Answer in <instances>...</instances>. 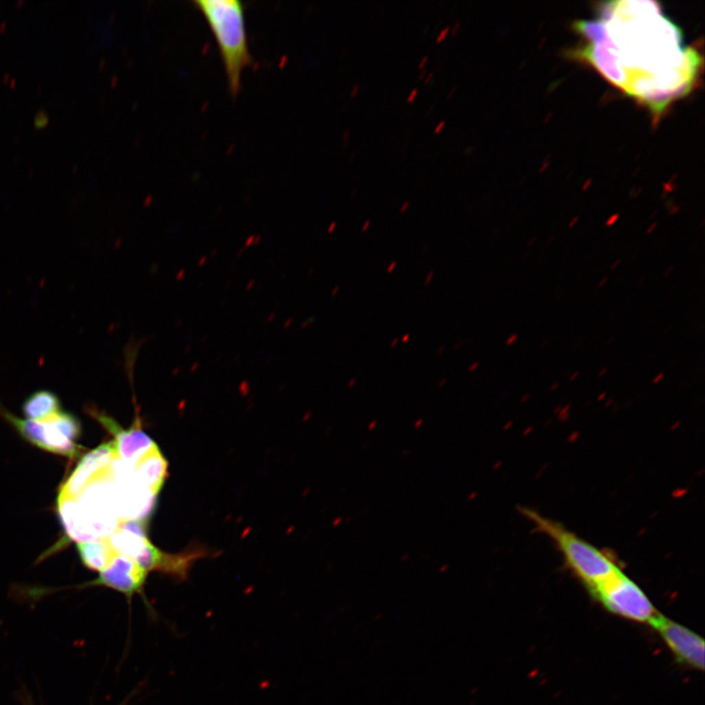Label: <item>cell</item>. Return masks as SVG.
I'll list each match as a JSON object with an SVG mask.
<instances>
[{"label":"cell","mask_w":705,"mask_h":705,"mask_svg":"<svg viewBox=\"0 0 705 705\" xmlns=\"http://www.w3.org/2000/svg\"><path fill=\"white\" fill-rule=\"evenodd\" d=\"M584 43L573 56L660 117L697 84L702 59L658 2L608 1L599 18L578 21Z\"/></svg>","instance_id":"6da1fadb"},{"label":"cell","mask_w":705,"mask_h":705,"mask_svg":"<svg viewBox=\"0 0 705 705\" xmlns=\"http://www.w3.org/2000/svg\"><path fill=\"white\" fill-rule=\"evenodd\" d=\"M193 4L205 17L217 41L229 91L238 95L242 73L252 64L244 4L238 0H198Z\"/></svg>","instance_id":"7a4b0ae2"},{"label":"cell","mask_w":705,"mask_h":705,"mask_svg":"<svg viewBox=\"0 0 705 705\" xmlns=\"http://www.w3.org/2000/svg\"><path fill=\"white\" fill-rule=\"evenodd\" d=\"M539 532L546 535L564 557L566 566L591 591L610 577L620 567L610 555L569 531L564 525L531 511L523 509Z\"/></svg>","instance_id":"3957f363"},{"label":"cell","mask_w":705,"mask_h":705,"mask_svg":"<svg viewBox=\"0 0 705 705\" xmlns=\"http://www.w3.org/2000/svg\"><path fill=\"white\" fill-rule=\"evenodd\" d=\"M590 592L605 610L623 619L651 624L659 615L644 591L621 569Z\"/></svg>","instance_id":"277c9868"},{"label":"cell","mask_w":705,"mask_h":705,"mask_svg":"<svg viewBox=\"0 0 705 705\" xmlns=\"http://www.w3.org/2000/svg\"><path fill=\"white\" fill-rule=\"evenodd\" d=\"M660 634L674 654L675 658L683 664L695 669L704 668V640L697 634L676 622L659 614L651 624Z\"/></svg>","instance_id":"5b68a950"},{"label":"cell","mask_w":705,"mask_h":705,"mask_svg":"<svg viewBox=\"0 0 705 705\" xmlns=\"http://www.w3.org/2000/svg\"><path fill=\"white\" fill-rule=\"evenodd\" d=\"M5 417L15 426L18 431L22 434L32 444L36 445L45 451L72 456L79 454L80 448L76 443L67 439L54 426L50 417L43 420L19 419L12 415L5 413Z\"/></svg>","instance_id":"8992f818"},{"label":"cell","mask_w":705,"mask_h":705,"mask_svg":"<svg viewBox=\"0 0 705 705\" xmlns=\"http://www.w3.org/2000/svg\"><path fill=\"white\" fill-rule=\"evenodd\" d=\"M147 575L148 573L135 559L118 555L91 584L120 592L130 603L135 594H141L144 598L143 587Z\"/></svg>","instance_id":"52a82bcc"},{"label":"cell","mask_w":705,"mask_h":705,"mask_svg":"<svg viewBox=\"0 0 705 705\" xmlns=\"http://www.w3.org/2000/svg\"><path fill=\"white\" fill-rule=\"evenodd\" d=\"M116 456L114 441L87 454L66 482L60 494L71 498L78 497L98 473L110 465Z\"/></svg>","instance_id":"ba28073f"},{"label":"cell","mask_w":705,"mask_h":705,"mask_svg":"<svg viewBox=\"0 0 705 705\" xmlns=\"http://www.w3.org/2000/svg\"><path fill=\"white\" fill-rule=\"evenodd\" d=\"M78 550H79L80 559L84 562V566L91 570L98 571V573L105 570L118 557L107 539L79 543Z\"/></svg>","instance_id":"9c48e42d"},{"label":"cell","mask_w":705,"mask_h":705,"mask_svg":"<svg viewBox=\"0 0 705 705\" xmlns=\"http://www.w3.org/2000/svg\"><path fill=\"white\" fill-rule=\"evenodd\" d=\"M60 408V401L54 393L38 391L26 400L23 413L29 419L43 420L61 412Z\"/></svg>","instance_id":"30bf717a"},{"label":"cell","mask_w":705,"mask_h":705,"mask_svg":"<svg viewBox=\"0 0 705 705\" xmlns=\"http://www.w3.org/2000/svg\"><path fill=\"white\" fill-rule=\"evenodd\" d=\"M56 428L71 442L79 438L80 433V424L77 417L70 413L59 412L50 417Z\"/></svg>","instance_id":"8fae6325"},{"label":"cell","mask_w":705,"mask_h":705,"mask_svg":"<svg viewBox=\"0 0 705 705\" xmlns=\"http://www.w3.org/2000/svg\"><path fill=\"white\" fill-rule=\"evenodd\" d=\"M518 333H513V334L509 335V338L507 339L506 345L507 346L513 345V344L516 343V342L518 341Z\"/></svg>","instance_id":"7c38bea8"},{"label":"cell","mask_w":705,"mask_h":705,"mask_svg":"<svg viewBox=\"0 0 705 705\" xmlns=\"http://www.w3.org/2000/svg\"><path fill=\"white\" fill-rule=\"evenodd\" d=\"M349 135H350V130H349V128H347V130H344L343 135H342V146L343 147L348 146Z\"/></svg>","instance_id":"4fadbf2b"},{"label":"cell","mask_w":705,"mask_h":705,"mask_svg":"<svg viewBox=\"0 0 705 705\" xmlns=\"http://www.w3.org/2000/svg\"><path fill=\"white\" fill-rule=\"evenodd\" d=\"M450 31H451V27H450L443 29L442 31L440 32L439 36H437V40H436V41H437V43H440V41L447 36Z\"/></svg>","instance_id":"5bb4252c"},{"label":"cell","mask_w":705,"mask_h":705,"mask_svg":"<svg viewBox=\"0 0 705 705\" xmlns=\"http://www.w3.org/2000/svg\"><path fill=\"white\" fill-rule=\"evenodd\" d=\"M445 125H446V121H441L440 123L438 124L437 126H436L435 130H434V132L439 133L441 130H442V128L445 127Z\"/></svg>","instance_id":"9a60e30c"},{"label":"cell","mask_w":705,"mask_h":705,"mask_svg":"<svg viewBox=\"0 0 705 705\" xmlns=\"http://www.w3.org/2000/svg\"><path fill=\"white\" fill-rule=\"evenodd\" d=\"M417 93H419V89H413V91H412V93H411L410 95L408 96V100H406L412 101V100H415V97H417Z\"/></svg>","instance_id":"2e32d148"},{"label":"cell","mask_w":705,"mask_h":705,"mask_svg":"<svg viewBox=\"0 0 705 705\" xmlns=\"http://www.w3.org/2000/svg\"><path fill=\"white\" fill-rule=\"evenodd\" d=\"M459 27H461V22H459V21H456V22L454 23V27H452V29L451 30L452 34H456V32L459 31Z\"/></svg>","instance_id":"e0dca14e"},{"label":"cell","mask_w":705,"mask_h":705,"mask_svg":"<svg viewBox=\"0 0 705 705\" xmlns=\"http://www.w3.org/2000/svg\"><path fill=\"white\" fill-rule=\"evenodd\" d=\"M621 262H622L621 259H615L614 263H613L612 265V268H612V270H616V268H619V266L620 265H621Z\"/></svg>","instance_id":"ac0fdd59"},{"label":"cell","mask_w":705,"mask_h":705,"mask_svg":"<svg viewBox=\"0 0 705 705\" xmlns=\"http://www.w3.org/2000/svg\"><path fill=\"white\" fill-rule=\"evenodd\" d=\"M359 89H360L359 84H354V86H352V91H351V96H355L356 94L358 93V91H359Z\"/></svg>","instance_id":"d6986e66"},{"label":"cell","mask_w":705,"mask_h":705,"mask_svg":"<svg viewBox=\"0 0 705 705\" xmlns=\"http://www.w3.org/2000/svg\"><path fill=\"white\" fill-rule=\"evenodd\" d=\"M675 270V266H669V268H668V270H666V272L664 273V275H663V277H664V279H666V277H669V275H671L673 270Z\"/></svg>","instance_id":"ffe728a7"},{"label":"cell","mask_w":705,"mask_h":705,"mask_svg":"<svg viewBox=\"0 0 705 705\" xmlns=\"http://www.w3.org/2000/svg\"><path fill=\"white\" fill-rule=\"evenodd\" d=\"M427 60H428V55H426V56H424V58H422L421 60H420L419 64V68H424V66L426 65Z\"/></svg>","instance_id":"44dd1931"},{"label":"cell","mask_w":705,"mask_h":705,"mask_svg":"<svg viewBox=\"0 0 705 705\" xmlns=\"http://www.w3.org/2000/svg\"><path fill=\"white\" fill-rule=\"evenodd\" d=\"M608 277H603V279H601V281L599 282V284H598L599 288H603V287L605 286L606 282H608Z\"/></svg>","instance_id":"7402d4cb"},{"label":"cell","mask_w":705,"mask_h":705,"mask_svg":"<svg viewBox=\"0 0 705 705\" xmlns=\"http://www.w3.org/2000/svg\"><path fill=\"white\" fill-rule=\"evenodd\" d=\"M664 375H665L664 373H660L658 374V375L656 376V378H654V382L656 383V382H658V381H660L661 380H662L663 378H664Z\"/></svg>","instance_id":"603a6c76"},{"label":"cell","mask_w":705,"mask_h":705,"mask_svg":"<svg viewBox=\"0 0 705 705\" xmlns=\"http://www.w3.org/2000/svg\"><path fill=\"white\" fill-rule=\"evenodd\" d=\"M433 75V72L429 73L428 75H427L426 80H424V84H428V82H430L431 80H432Z\"/></svg>","instance_id":"cb8c5ba5"},{"label":"cell","mask_w":705,"mask_h":705,"mask_svg":"<svg viewBox=\"0 0 705 705\" xmlns=\"http://www.w3.org/2000/svg\"><path fill=\"white\" fill-rule=\"evenodd\" d=\"M536 240H537V238H536V236H534V238H531V240H530L529 241H528V243H527V246H528V247H531V246H533V245H534V244H535V242H536Z\"/></svg>","instance_id":"d4e9b609"},{"label":"cell","mask_w":705,"mask_h":705,"mask_svg":"<svg viewBox=\"0 0 705 705\" xmlns=\"http://www.w3.org/2000/svg\"><path fill=\"white\" fill-rule=\"evenodd\" d=\"M608 367H603V369H601V371H599V378H601V376L605 375V374L606 373H608Z\"/></svg>","instance_id":"484cf974"},{"label":"cell","mask_w":705,"mask_h":705,"mask_svg":"<svg viewBox=\"0 0 705 705\" xmlns=\"http://www.w3.org/2000/svg\"><path fill=\"white\" fill-rule=\"evenodd\" d=\"M456 89H458V86H452V89H451V91H450L449 93H448V97H451L452 94H454V93H456Z\"/></svg>","instance_id":"4316f807"},{"label":"cell","mask_w":705,"mask_h":705,"mask_svg":"<svg viewBox=\"0 0 705 705\" xmlns=\"http://www.w3.org/2000/svg\"><path fill=\"white\" fill-rule=\"evenodd\" d=\"M408 202H405V203H404V205L402 206L401 213L405 212V210H406V208H408Z\"/></svg>","instance_id":"83f0119b"},{"label":"cell","mask_w":705,"mask_h":705,"mask_svg":"<svg viewBox=\"0 0 705 705\" xmlns=\"http://www.w3.org/2000/svg\"><path fill=\"white\" fill-rule=\"evenodd\" d=\"M426 71H427L426 69H424V70H422L421 72H420V73L419 75V80H421L422 78L424 77V75H426Z\"/></svg>","instance_id":"f1b7e54d"},{"label":"cell","mask_w":705,"mask_h":705,"mask_svg":"<svg viewBox=\"0 0 705 705\" xmlns=\"http://www.w3.org/2000/svg\"><path fill=\"white\" fill-rule=\"evenodd\" d=\"M130 697H128L127 699L124 700V702H121V704H119V705H128V702H130Z\"/></svg>","instance_id":"f546056e"},{"label":"cell","mask_w":705,"mask_h":705,"mask_svg":"<svg viewBox=\"0 0 705 705\" xmlns=\"http://www.w3.org/2000/svg\"><path fill=\"white\" fill-rule=\"evenodd\" d=\"M616 219H617V217H614V218H612V219H610V220H608V226H610V224H614L615 220H616Z\"/></svg>","instance_id":"4dcf8cb0"},{"label":"cell","mask_w":705,"mask_h":705,"mask_svg":"<svg viewBox=\"0 0 705 705\" xmlns=\"http://www.w3.org/2000/svg\"><path fill=\"white\" fill-rule=\"evenodd\" d=\"M579 374H580V373H579L578 371H576L575 373H573V375H571L570 380H575V378H577Z\"/></svg>","instance_id":"1f68e13d"},{"label":"cell","mask_w":705,"mask_h":705,"mask_svg":"<svg viewBox=\"0 0 705 705\" xmlns=\"http://www.w3.org/2000/svg\"><path fill=\"white\" fill-rule=\"evenodd\" d=\"M656 224H652V226L651 227H649V231H647V233H649V234L651 233L652 231H654V229H656Z\"/></svg>","instance_id":"d6a6232c"},{"label":"cell","mask_w":705,"mask_h":705,"mask_svg":"<svg viewBox=\"0 0 705 705\" xmlns=\"http://www.w3.org/2000/svg\"><path fill=\"white\" fill-rule=\"evenodd\" d=\"M548 343H550V338H546L545 341H544L543 343L541 344L542 348H543V347L546 346V344Z\"/></svg>","instance_id":"836d02e7"},{"label":"cell","mask_w":705,"mask_h":705,"mask_svg":"<svg viewBox=\"0 0 705 705\" xmlns=\"http://www.w3.org/2000/svg\"><path fill=\"white\" fill-rule=\"evenodd\" d=\"M479 367V362H475V364L473 365V366L472 367V371H474V369H476V367Z\"/></svg>","instance_id":"e575fe53"},{"label":"cell","mask_w":705,"mask_h":705,"mask_svg":"<svg viewBox=\"0 0 705 705\" xmlns=\"http://www.w3.org/2000/svg\"><path fill=\"white\" fill-rule=\"evenodd\" d=\"M645 280V277H644V279H640V282H639V284H638L637 287H640V286H642V284H644Z\"/></svg>","instance_id":"d590c367"},{"label":"cell","mask_w":705,"mask_h":705,"mask_svg":"<svg viewBox=\"0 0 705 705\" xmlns=\"http://www.w3.org/2000/svg\"><path fill=\"white\" fill-rule=\"evenodd\" d=\"M433 109H434V105H431V106L428 108V111H427V114H429V113H430V112H432Z\"/></svg>","instance_id":"8d00e7d4"},{"label":"cell","mask_w":705,"mask_h":705,"mask_svg":"<svg viewBox=\"0 0 705 705\" xmlns=\"http://www.w3.org/2000/svg\"><path fill=\"white\" fill-rule=\"evenodd\" d=\"M369 220H367V222H366V224H365L364 229H362V231H366V229H367V227H369Z\"/></svg>","instance_id":"74e56055"},{"label":"cell","mask_w":705,"mask_h":705,"mask_svg":"<svg viewBox=\"0 0 705 705\" xmlns=\"http://www.w3.org/2000/svg\"><path fill=\"white\" fill-rule=\"evenodd\" d=\"M354 158H355V152H354V153L352 154V155H351L350 161H351V160H353V159H354Z\"/></svg>","instance_id":"f35d334b"},{"label":"cell","mask_w":705,"mask_h":705,"mask_svg":"<svg viewBox=\"0 0 705 705\" xmlns=\"http://www.w3.org/2000/svg\"><path fill=\"white\" fill-rule=\"evenodd\" d=\"M25 705H34V704H31V702H29V704H25Z\"/></svg>","instance_id":"ab89813d"}]
</instances>
